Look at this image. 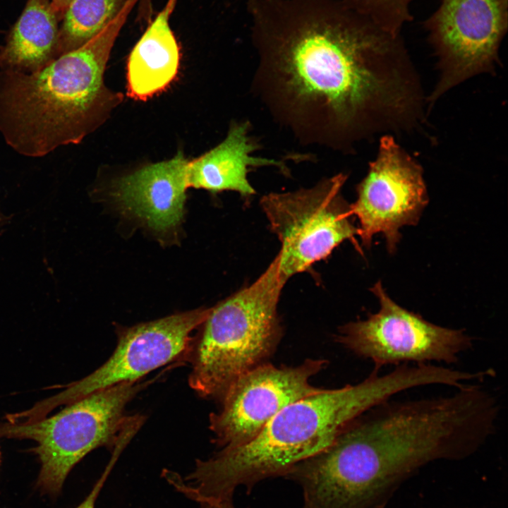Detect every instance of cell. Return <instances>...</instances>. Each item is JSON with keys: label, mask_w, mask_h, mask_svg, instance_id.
<instances>
[{"label": "cell", "mask_w": 508, "mask_h": 508, "mask_svg": "<svg viewBox=\"0 0 508 508\" xmlns=\"http://www.w3.org/2000/svg\"><path fill=\"white\" fill-rule=\"evenodd\" d=\"M258 54L253 91L301 143L349 152L377 133L423 123L401 35L343 0H246Z\"/></svg>", "instance_id": "1"}, {"label": "cell", "mask_w": 508, "mask_h": 508, "mask_svg": "<svg viewBox=\"0 0 508 508\" xmlns=\"http://www.w3.org/2000/svg\"><path fill=\"white\" fill-rule=\"evenodd\" d=\"M419 382L415 368L401 365L383 375L375 369L359 383L322 389L297 400L248 442L197 459L184 477L187 492L202 508L234 504L237 488L249 493L264 480L284 477L294 465L326 449L356 418Z\"/></svg>", "instance_id": "2"}, {"label": "cell", "mask_w": 508, "mask_h": 508, "mask_svg": "<svg viewBox=\"0 0 508 508\" xmlns=\"http://www.w3.org/2000/svg\"><path fill=\"white\" fill-rule=\"evenodd\" d=\"M389 400L351 422L337 439L340 480L366 505H378L398 480L431 461L473 453L485 435L480 407L465 390Z\"/></svg>", "instance_id": "3"}, {"label": "cell", "mask_w": 508, "mask_h": 508, "mask_svg": "<svg viewBox=\"0 0 508 508\" xmlns=\"http://www.w3.org/2000/svg\"><path fill=\"white\" fill-rule=\"evenodd\" d=\"M138 3L81 47L31 73L0 69V133L18 153L39 157L78 144L107 119L123 95L105 85L111 49Z\"/></svg>", "instance_id": "4"}, {"label": "cell", "mask_w": 508, "mask_h": 508, "mask_svg": "<svg viewBox=\"0 0 508 508\" xmlns=\"http://www.w3.org/2000/svg\"><path fill=\"white\" fill-rule=\"evenodd\" d=\"M286 282L277 254L253 283L210 308L188 377L198 395L221 399L236 378L272 354L282 335L277 306Z\"/></svg>", "instance_id": "5"}, {"label": "cell", "mask_w": 508, "mask_h": 508, "mask_svg": "<svg viewBox=\"0 0 508 508\" xmlns=\"http://www.w3.org/2000/svg\"><path fill=\"white\" fill-rule=\"evenodd\" d=\"M147 382H126L97 391L66 405L57 413L29 422L0 423V437L29 439L41 464L38 486L58 493L72 468L99 447H115L133 417L128 403Z\"/></svg>", "instance_id": "6"}, {"label": "cell", "mask_w": 508, "mask_h": 508, "mask_svg": "<svg viewBox=\"0 0 508 508\" xmlns=\"http://www.w3.org/2000/svg\"><path fill=\"white\" fill-rule=\"evenodd\" d=\"M347 177L339 173L310 188L270 193L260 199L270 229L281 243L279 272L285 281L326 258L345 241L361 250L351 204L341 193Z\"/></svg>", "instance_id": "7"}, {"label": "cell", "mask_w": 508, "mask_h": 508, "mask_svg": "<svg viewBox=\"0 0 508 508\" xmlns=\"http://www.w3.org/2000/svg\"><path fill=\"white\" fill-rule=\"evenodd\" d=\"M370 291L379 301V310L340 327L336 339L356 356L373 362L375 370L434 361L454 364L472 346V338L463 329L437 325L398 305L380 281Z\"/></svg>", "instance_id": "8"}, {"label": "cell", "mask_w": 508, "mask_h": 508, "mask_svg": "<svg viewBox=\"0 0 508 508\" xmlns=\"http://www.w3.org/2000/svg\"><path fill=\"white\" fill-rule=\"evenodd\" d=\"M425 20L437 59L438 81L430 107L444 93L477 74L491 73L508 29V0H439Z\"/></svg>", "instance_id": "9"}, {"label": "cell", "mask_w": 508, "mask_h": 508, "mask_svg": "<svg viewBox=\"0 0 508 508\" xmlns=\"http://www.w3.org/2000/svg\"><path fill=\"white\" fill-rule=\"evenodd\" d=\"M209 310L198 308L122 329L118 333L114 351L103 365L57 394L24 411L25 417L30 421L42 418L57 406L119 383L138 381L186 356L193 345L192 333L202 325Z\"/></svg>", "instance_id": "10"}, {"label": "cell", "mask_w": 508, "mask_h": 508, "mask_svg": "<svg viewBox=\"0 0 508 508\" xmlns=\"http://www.w3.org/2000/svg\"><path fill=\"white\" fill-rule=\"evenodd\" d=\"M356 192L351 206L362 244L370 247L373 236L382 234L390 254L400 241L401 228L416 226L428 202L421 166L391 135L380 138L377 157Z\"/></svg>", "instance_id": "11"}, {"label": "cell", "mask_w": 508, "mask_h": 508, "mask_svg": "<svg viewBox=\"0 0 508 508\" xmlns=\"http://www.w3.org/2000/svg\"><path fill=\"white\" fill-rule=\"evenodd\" d=\"M327 364L321 358L296 366L265 362L240 375L220 399V410L210 415L214 443L222 449L250 441L284 407L323 389L312 385L310 378Z\"/></svg>", "instance_id": "12"}, {"label": "cell", "mask_w": 508, "mask_h": 508, "mask_svg": "<svg viewBox=\"0 0 508 508\" xmlns=\"http://www.w3.org/2000/svg\"><path fill=\"white\" fill-rule=\"evenodd\" d=\"M188 161L179 152L116 181L111 195L119 209L155 231L174 229L182 219L189 188Z\"/></svg>", "instance_id": "13"}, {"label": "cell", "mask_w": 508, "mask_h": 508, "mask_svg": "<svg viewBox=\"0 0 508 508\" xmlns=\"http://www.w3.org/2000/svg\"><path fill=\"white\" fill-rule=\"evenodd\" d=\"M250 131L248 121H234L219 144L189 160L188 187L212 193L231 190L248 198L255 193L248 179L250 169L274 167L287 174L289 169L284 162L254 155L260 145Z\"/></svg>", "instance_id": "14"}, {"label": "cell", "mask_w": 508, "mask_h": 508, "mask_svg": "<svg viewBox=\"0 0 508 508\" xmlns=\"http://www.w3.org/2000/svg\"><path fill=\"white\" fill-rule=\"evenodd\" d=\"M177 0H168L132 49L127 60V95L145 101L167 88L180 66V47L169 19Z\"/></svg>", "instance_id": "15"}, {"label": "cell", "mask_w": 508, "mask_h": 508, "mask_svg": "<svg viewBox=\"0 0 508 508\" xmlns=\"http://www.w3.org/2000/svg\"><path fill=\"white\" fill-rule=\"evenodd\" d=\"M59 20L49 0H28L0 47V69L31 73L59 56Z\"/></svg>", "instance_id": "16"}, {"label": "cell", "mask_w": 508, "mask_h": 508, "mask_svg": "<svg viewBox=\"0 0 508 508\" xmlns=\"http://www.w3.org/2000/svg\"><path fill=\"white\" fill-rule=\"evenodd\" d=\"M127 0H73L59 28V56L95 38L121 13Z\"/></svg>", "instance_id": "17"}, {"label": "cell", "mask_w": 508, "mask_h": 508, "mask_svg": "<svg viewBox=\"0 0 508 508\" xmlns=\"http://www.w3.org/2000/svg\"><path fill=\"white\" fill-rule=\"evenodd\" d=\"M359 13L368 17L380 28L401 35L406 23L412 20L411 6L416 0H343Z\"/></svg>", "instance_id": "18"}, {"label": "cell", "mask_w": 508, "mask_h": 508, "mask_svg": "<svg viewBox=\"0 0 508 508\" xmlns=\"http://www.w3.org/2000/svg\"><path fill=\"white\" fill-rule=\"evenodd\" d=\"M119 454L117 453L114 454V456L112 457L111 461L109 462L108 466L104 470V473L99 478V479L97 480V482L95 483L94 487L92 488L91 492L89 493V495L85 497V499L75 508H95V501L98 497V495L103 487V485L107 479V477L108 476L112 466L114 465L115 461H116V456Z\"/></svg>", "instance_id": "19"}, {"label": "cell", "mask_w": 508, "mask_h": 508, "mask_svg": "<svg viewBox=\"0 0 508 508\" xmlns=\"http://www.w3.org/2000/svg\"><path fill=\"white\" fill-rule=\"evenodd\" d=\"M52 7L61 20L63 18L67 8L73 0H49Z\"/></svg>", "instance_id": "20"}, {"label": "cell", "mask_w": 508, "mask_h": 508, "mask_svg": "<svg viewBox=\"0 0 508 508\" xmlns=\"http://www.w3.org/2000/svg\"><path fill=\"white\" fill-rule=\"evenodd\" d=\"M4 217L0 212V225L2 223V222L4 221Z\"/></svg>", "instance_id": "21"}]
</instances>
